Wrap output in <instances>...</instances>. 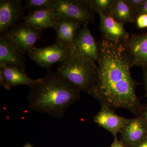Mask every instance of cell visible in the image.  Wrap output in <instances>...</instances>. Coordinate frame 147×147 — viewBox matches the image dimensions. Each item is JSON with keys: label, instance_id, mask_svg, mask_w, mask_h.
I'll list each match as a JSON object with an SVG mask.
<instances>
[{"label": "cell", "instance_id": "10", "mask_svg": "<svg viewBox=\"0 0 147 147\" xmlns=\"http://www.w3.org/2000/svg\"><path fill=\"white\" fill-rule=\"evenodd\" d=\"M119 134L121 142L131 147L147 137V124L140 116L129 119Z\"/></svg>", "mask_w": 147, "mask_h": 147}, {"label": "cell", "instance_id": "23", "mask_svg": "<svg viewBox=\"0 0 147 147\" xmlns=\"http://www.w3.org/2000/svg\"><path fill=\"white\" fill-rule=\"evenodd\" d=\"M147 124V104L143 105L142 110L139 115Z\"/></svg>", "mask_w": 147, "mask_h": 147}, {"label": "cell", "instance_id": "27", "mask_svg": "<svg viewBox=\"0 0 147 147\" xmlns=\"http://www.w3.org/2000/svg\"><path fill=\"white\" fill-rule=\"evenodd\" d=\"M22 147H33L32 145L30 144V143H27L24 146H23Z\"/></svg>", "mask_w": 147, "mask_h": 147}, {"label": "cell", "instance_id": "2", "mask_svg": "<svg viewBox=\"0 0 147 147\" xmlns=\"http://www.w3.org/2000/svg\"><path fill=\"white\" fill-rule=\"evenodd\" d=\"M30 88L29 108L57 118L63 117L69 107L81 98L80 90L50 69Z\"/></svg>", "mask_w": 147, "mask_h": 147}, {"label": "cell", "instance_id": "8", "mask_svg": "<svg viewBox=\"0 0 147 147\" xmlns=\"http://www.w3.org/2000/svg\"><path fill=\"white\" fill-rule=\"evenodd\" d=\"M21 0L0 1V34L4 33L25 18Z\"/></svg>", "mask_w": 147, "mask_h": 147}, {"label": "cell", "instance_id": "26", "mask_svg": "<svg viewBox=\"0 0 147 147\" xmlns=\"http://www.w3.org/2000/svg\"><path fill=\"white\" fill-rule=\"evenodd\" d=\"M131 147H147V137Z\"/></svg>", "mask_w": 147, "mask_h": 147}, {"label": "cell", "instance_id": "16", "mask_svg": "<svg viewBox=\"0 0 147 147\" xmlns=\"http://www.w3.org/2000/svg\"><path fill=\"white\" fill-rule=\"evenodd\" d=\"M0 69L4 77L3 86L5 89L9 90L13 87L22 85L30 87L37 82V79L30 78L26 71L17 67L0 64Z\"/></svg>", "mask_w": 147, "mask_h": 147}, {"label": "cell", "instance_id": "9", "mask_svg": "<svg viewBox=\"0 0 147 147\" xmlns=\"http://www.w3.org/2000/svg\"><path fill=\"white\" fill-rule=\"evenodd\" d=\"M123 44L131 60L132 66L147 67V33L132 34Z\"/></svg>", "mask_w": 147, "mask_h": 147}, {"label": "cell", "instance_id": "13", "mask_svg": "<svg viewBox=\"0 0 147 147\" xmlns=\"http://www.w3.org/2000/svg\"><path fill=\"white\" fill-rule=\"evenodd\" d=\"M83 24L80 21L73 19H58L55 29L57 34V42L66 47L71 53L73 50L76 35Z\"/></svg>", "mask_w": 147, "mask_h": 147}, {"label": "cell", "instance_id": "19", "mask_svg": "<svg viewBox=\"0 0 147 147\" xmlns=\"http://www.w3.org/2000/svg\"><path fill=\"white\" fill-rule=\"evenodd\" d=\"M55 1V0H27L24 7L30 11L51 9Z\"/></svg>", "mask_w": 147, "mask_h": 147}, {"label": "cell", "instance_id": "11", "mask_svg": "<svg viewBox=\"0 0 147 147\" xmlns=\"http://www.w3.org/2000/svg\"><path fill=\"white\" fill-rule=\"evenodd\" d=\"M128 120L129 119L118 115L114 110L105 105H100V110L93 118L94 123L110 132L114 138L117 137Z\"/></svg>", "mask_w": 147, "mask_h": 147}, {"label": "cell", "instance_id": "1", "mask_svg": "<svg viewBox=\"0 0 147 147\" xmlns=\"http://www.w3.org/2000/svg\"><path fill=\"white\" fill-rule=\"evenodd\" d=\"M97 76L89 94L113 109L123 108L139 116L143 105L137 97L139 83L131 76V60L123 43L103 38L99 45Z\"/></svg>", "mask_w": 147, "mask_h": 147}, {"label": "cell", "instance_id": "3", "mask_svg": "<svg viewBox=\"0 0 147 147\" xmlns=\"http://www.w3.org/2000/svg\"><path fill=\"white\" fill-rule=\"evenodd\" d=\"M57 72L80 91L89 94L98 72L95 63L70 55L59 64Z\"/></svg>", "mask_w": 147, "mask_h": 147}, {"label": "cell", "instance_id": "20", "mask_svg": "<svg viewBox=\"0 0 147 147\" xmlns=\"http://www.w3.org/2000/svg\"><path fill=\"white\" fill-rule=\"evenodd\" d=\"M135 21L137 27L139 29L147 28V14H141L137 16Z\"/></svg>", "mask_w": 147, "mask_h": 147}, {"label": "cell", "instance_id": "21", "mask_svg": "<svg viewBox=\"0 0 147 147\" xmlns=\"http://www.w3.org/2000/svg\"><path fill=\"white\" fill-rule=\"evenodd\" d=\"M129 5L136 11L145 2L146 0H125Z\"/></svg>", "mask_w": 147, "mask_h": 147}, {"label": "cell", "instance_id": "17", "mask_svg": "<svg viewBox=\"0 0 147 147\" xmlns=\"http://www.w3.org/2000/svg\"><path fill=\"white\" fill-rule=\"evenodd\" d=\"M137 11L132 8L125 0H114L111 17L123 24L132 23L136 20Z\"/></svg>", "mask_w": 147, "mask_h": 147}, {"label": "cell", "instance_id": "5", "mask_svg": "<svg viewBox=\"0 0 147 147\" xmlns=\"http://www.w3.org/2000/svg\"><path fill=\"white\" fill-rule=\"evenodd\" d=\"M16 48L23 53H28L41 36L42 31L29 26L24 22H19L5 32Z\"/></svg>", "mask_w": 147, "mask_h": 147}, {"label": "cell", "instance_id": "6", "mask_svg": "<svg viewBox=\"0 0 147 147\" xmlns=\"http://www.w3.org/2000/svg\"><path fill=\"white\" fill-rule=\"evenodd\" d=\"M88 25L83 24L79 29L70 54L95 63L100 57L99 45L96 42Z\"/></svg>", "mask_w": 147, "mask_h": 147}, {"label": "cell", "instance_id": "18", "mask_svg": "<svg viewBox=\"0 0 147 147\" xmlns=\"http://www.w3.org/2000/svg\"><path fill=\"white\" fill-rule=\"evenodd\" d=\"M114 0H85L88 6L92 11L98 14L111 16L112 7Z\"/></svg>", "mask_w": 147, "mask_h": 147}, {"label": "cell", "instance_id": "24", "mask_svg": "<svg viewBox=\"0 0 147 147\" xmlns=\"http://www.w3.org/2000/svg\"><path fill=\"white\" fill-rule=\"evenodd\" d=\"M110 147H126L119 140L117 137L114 138V142L112 143Z\"/></svg>", "mask_w": 147, "mask_h": 147}, {"label": "cell", "instance_id": "25", "mask_svg": "<svg viewBox=\"0 0 147 147\" xmlns=\"http://www.w3.org/2000/svg\"><path fill=\"white\" fill-rule=\"evenodd\" d=\"M143 76H144V83L145 90H146V96L147 97V67L143 68Z\"/></svg>", "mask_w": 147, "mask_h": 147}, {"label": "cell", "instance_id": "15", "mask_svg": "<svg viewBox=\"0 0 147 147\" xmlns=\"http://www.w3.org/2000/svg\"><path fill=\"white\" fill-rule=\"evenodd\" d=\"M57 19L51 9L30 11L24 18V23L29 26L42 31L48 28L55 30Z\"/></svg>", "mask_w": 147, "mask_h": 147}, {"label": "cell", "instance_id": "22", "mask_svg": "<svg viewBox=\"0 0 147 147\" xmlns=\"http://www.w3.org/2000/svg\"><path fill=\"white\" fill-rule=\"evenodd\" d=\"M147 14V0L137 9L136 16H138L141 14ZM137 18V17H136Z\"/></svg>", "mask_w": 147, "mask_h": 147}, {"label": "cell", "instance_id": "14", "mask_svg": "<svg viewBox=\"0 0 147 147\" xmlns=\"http://www.w3.org/2000/svg\"><path fill=\"white\" fill-rule=\"evenodd\" d=\"M100 16V29L103 38L112 42L123 43L129 38V34L125 30L123 24L119 23L111 16L102 13Z\"/></svg>", "mask_w": 147, "mask_h": 147}, {"label": "cell", "instance_id": "12", "mask_svg": "<svg viewBox=\"0 0 147 147\" xmlns=\"http://www.w3.org/2000/svg\"><path fill=\"white\" fill-rule=\"evenodd\" d=\"M25 53L19 51L10 42L5 33L0 37V64L13 66L26 71Z\"/></svg>", "mask_w": 147, "mask_h": 147}, {"label": "cell", "instance_id": "4", "mask_svg": "<svg viewBox=\"0 0 147 147\" xmlns=\"http://www.w3.org/2000/svg\"><path fill=\"white\" fill-rule=\"evenodd\" d=\"M52 8L57 20L68 18L88 24L94 19L92 11L85 0H55Z\"/></svg>", "mask_w": 147, "mask_h": 147}, {"label": "cell", "instance_id": "7", "mask_svg": "<svg viewBox=\"0 0 147 147\" xmlns=\"http://www.w3.org/2000/svg\"><path fill=\"white\" fill-rule=\"evenodd\" d=\"M38 65L47 69L56 63H61L70 55V51L59 42L45 47L34 48L28 53Z\"/></svg>", "mask_w": 147, "mask_h": 147}]
</instances>
